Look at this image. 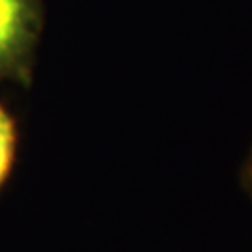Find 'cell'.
I'll use <instances>...</instances> for the list:
<instances>
[{
    "mask_svg": "<svg viewBox=\"0 0 252 252\" xmlns=\"http://www.w3.org/2000/svg\"><path fill=\"white\" fill-rule=\"evenodd\" d=\"M41 34V0H0V84L32 82Z\"/></svg>",
    "mask_w": 252,
    "mask_h": 252,
    "instance_id": "obj_1",
    "label": "cell"
},
{
    "mask_svg": "<svg viewBox=\"0 0 252 252\" xmlns=\"http://www.w3.org/2000/svg\"><path fill=\"white\" fill-rule=\"evenodd\" d=\"M19 129L17 122L8 108L0 103V190L11 178L17 161Z\"/></svg>",
    "mask_w": 252,
    "mask_h": 252,
    "instance_id": "obj_2",
    "label": "cell"
},
{
    "mask_svg": "<svg viewBox=\"0 0 252 252\" xmlns=\"http://www.w3.org/2000/svg\"><path fill=\"white\" fill-rule=\"evenodd\" d=\"M237 183H239V189L243 190V194L252 204V144H251V148H249V152L245 153L241 164H239Z\"/></svg>",
    "mask_w": 252,
    "mask_h": 252,
    "instance_id": "obj_3",
    "label": "cell"
}]
</instances>
